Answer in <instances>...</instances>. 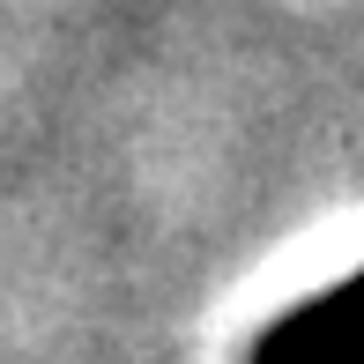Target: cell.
<instances>
[{"label":"cell","mask_w":364,"mask_h":364,"mask_svg":"<svg viewBox=\"0 0 364 364\" xmlns=\"http://www.w3.org/2000/svg\"><path fill=\"white\" fill-rule=\"evenodd\" d=\"M253 357H305V364H364V275L290 305L253 335Z\"/></svg>","instance_id":"obj_1"}]
</instances>
